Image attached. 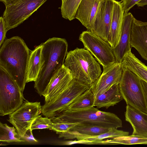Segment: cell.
I'll list each match as a JSON object with an SVG mask.
<instances>
[{
	"label": "cell",
	"mask_w": 147,
	"mask_h": 147,
	"mask_svg": "<svg viewBox=\"0 0 147 147\" xmlns=\"http://www.w3.org/2000/svg\"><path fill=\"white\" fill-rule=\"evenodd\" d=\"M30 51L24 40L14 36L5 40L0 47V67L10 76L23 92Z\"/></svg>",
	"instance_id": "cell-1"
},
{
	"label": "cell",
	"mask_w": 147,
	"mask_h": 147,
	"mask_svg": "<svg viewBox=\"0 0 147 147\" xmlns=\"http://www.w3.org/2000/svg\"><path fill=\"white\" fill-rule=\"evenodd\" d=\"M67 48L64 38L54 37L43 43L40 69L34 86L40 96L44 97L52 78L64 65Z\"/></svg>",
	"instance_id": "cell-2"
},
{
	"label": "cell",
	"mask_w": 147,
	"mask_h": 147,
	"mask_svg": "<svg viewBox=\"0 0 147 147\" xmlns=\"http://www.w3.org/2000/svg\"><path fill=\"white\" fill-rule=\"evenodd\" d=\"M64 65L69 71L73 79L90 86L102 72L100 63L88 50L77 48L68 52Z\"/></svg>",
	"instance_id": "cell-3"
},
{
	"label": "cell",
	"mask_w": 147,
	"mask_h": 147,
	"mask_svg": "<svg viewBox=\"0 0 147 147\" xmlns=\"http://www.w3.org/2000/svg\"><path fill=\"white\" fill-rule=\"evenodd\" d=\"M50 118L53 123H80L109 128L122 127L121 120L116 115L100 111L94 107L79 111L66 110Z\"/></svg>",
	"instance_id": "cell-4"
},
{
	"label": "cell",
	"mask_w": 147,
	"mask_h": 147,
	"mask_svg": "<svg viewBox=\"0 0 147 147\" xmlns=\"http://www.w3.org/2000/svg\"><path fill=\"white\" fill-rule=\"evenodd\" d=\"M123 67L119 84L123 99L127 105L147 114L146 102L141 79L127 67Z\"/></svg>",
	"instance_id": "cell-5"
},
{
	"label": "cell",
	"mask_w": 147,
	"mask_h": 147,
	"mask_svg": "<svg viewBox=\"0 0 147 147\" xmlns=\"http://www.w3.org/2000/svg\"><path fill=\"white\" fill-rule=\"evenodd\" d=\"M47 0H12L4 4L2 17L7 31L27 19Z\"/></svg>",
	"instance_id": "cell-6"
},
{
	"label": "cell",
	"mask_w": 147,
	"mask_h": 147,
	"mask_svg": "<svg viewBox=\"0 0 147 147\" xmlns=\"http://www.w3.org/2000/svg\"><path fill=\"white\" fill-rule=\"evenodd\" d=\"M25 100L22 92L10 76L0 67V115H9Z\"/></svg>",
	"instance_id": "cell-7"
},
{
	"label": "cell",
	"mask_w": 147,
	"mask_h": 147,
	"mask_svg": "<svg viewBox=\"0 0 147 147\" xmlns=\"http://www.w3.org/2000/svg\"><path fill=\"white\" fill-rule=\"evenodd\" d=\"M73 79L66 89L59 96L42 106L41 113L51 118L65 110L80 95L90 87Z\"/></svg>",
	"instance_id": "cell-8"
},
{
	"label": "cell",
	"mask_w": 147,
	"mask_h": 147,
	"mask_svg": "<svg viewBox=\"0 0 147 147\" xmlns=\"http://www.w3.org/2000/svg\"><path fill=\"white\" fill-rule=\"evenodd\" d=\"M79 40L83 43L84 48L94 57L103 69L116 63L112 48L107 41L88 30L80 34Z\"/></svg>",
	"instance_id": "cell-9"
},
{
	"label": "cell",
	"mask_w": 147,
	"mask_h": 147,
	"mask_svg": "<svg viewBox=\"0 0 147 147\" xmlns=\"http://www.w3.org/2000/svg\"><path fill=\"white\" fill-rule=\"evenodd\" d=\"M40 102L24 101L20 107L10 114L7 121L16 129L20 137L23 138L36 117L41 113Z\"/></svg>",
	"instance_id": "cell-10"
},
{
	"label": "cell",
	"mask_w": 147,
	"mask_h": 147,
	"mask_svg": "<svg viewBox=\"0 0 147 147\" xmlns=\"http://www.w3.org/2000/svg\"><path fill=\"white\" fill-rule=\"evenodd\" d=\"M123 68L122 62L115 63L103 69L100 76L90 85L94 99L107 91L113 85L119 84Z\"/></svg>",
	"instance_id": "cell-11"
},
{
	"label": "cell",
	"mask_w": 147,
	"mask_h": 147,
	"mask_svg": "<svg viewBox=\"0 0 147 147\" xmlns=\"http://www.w3.org/2000/svg\"><path fill=\"white\" fill-rule=\"evenodd\" d=\"M113 0H102L90 31L107 41L110 32Z\"/></svg>",
	"instance_id": "cell-12"
},
{
	"label": "cell",
	"mask_w": 147,
	"mask_h": 147,
	"mask_svg": "<svg viewBox=\"0 0 147 147\" xmlns=\"http://www.w3.org/2000/svg\"><path fill=\"white\" fill-rule=\"evenodd\" d=\"M134 18L130 12L124 13L119 42L115 47L112 48L116 63H121L125 54L131 50L130 42Z\"/></svg>",
	"instance_id": "cell-13"
},
{
	"label": "cell",
	"mask_w": 147,
	"mask_h": 147,
	"mask_svg": "<svg viewBox=\"0 0 147 147\" xmlns=\"http://www.w3.org/2000/svg\"><path fill=\"white\" fill-rule=\"evenodd\" d=\"M73 79L69 70L63 65L52 78L44 96L45 102H49L61 94Z\"/></svg>",
	"instance_id": "cell-14"
},
{
	"label": "cell",
	"mask_w": 147,
	"mask_h": 147,
	"mask_svg": "<svg viewBox=\"0 0 147 147\" xmlns=\"http://www.w3.org/2000/svg\"><path fill=\"white\" fill-rule=\"evenodd\" d=\"M131 47L134 48L142 57L147 61V22H143L134 17L132 22Z\"/></svg>",
	"instance_id": "cell-15"
},
{
	"label": "cell",
	"mask_w": 147,
	"mask_h": 147,
	"mask_svg": "<svg viewBox=\"0 0 147 147\" xmlns=\"http://www.w3.org/2000/svg\"><path fill=\"white\" fill-rule=\"evenodd\" d=\"M102 0H82L75 19H78L88 30L91 28L96 15Z\"/></svg>",
	"instance_id": "cell-16"
},
{
	"label": "cell",
	"mask_w": 147,
	"mask_h": 147,
	"mask_svg": "<svg viewBox=\"0 0 147 147\" xmlns=\"http://www.w3.org/2000/svg\"><path fill=\"white\" fill-rule=\"evenodd\" d=\"M124 14L121 3L113 0L110 32L107 41L112 48L115 47L119 42Z\"/></svg>",
	"instance_id": "cell-17"
},
{
	"label": "cell",
	"mask_w": 147,
	"mask_h": 147,
	"mask_svg": "<svg viewBox=\"0 0 147 147\" xmlns=\"http://www.w3.org/2000/svg\"><path fill=\"white\" fill-rule=\"evenodd\" d=\"M126 108L125 120L132 126V135L147 137V114L128 105Z\"/></svg>",
	"instance_id": "cell-18"
},
{
	"label": "cell",
	"mask_w": 147,
	"mask_h": 147,
	"mask_svg": "<svg viewBox=\"0 0 147 147\" xmlns=\"http://www.w3.org/2000/svg\"><path fill=\"white\" fill-rule=\"evenodd\" d=\"M57 134H59V138L66 140L76 139L78 140H84L99 141L107 138H112L115 137L127 136L129 132L116 128H111L109 131L96 136H89L81 134L77 132L68 130Z\"/></svg>",
	"instance_id": "cell-19"
},
{
	"label": "cell",
	"mask_w": 147,
	"mask_h": 147,
	"mask_svg": "<svg viewBox=\"0 0 147 147\" xmlns=\"http://www.w3.org/2000/svg\"><path fill=\"white\" fill-rule=\"evenodd\" d=\"M123 100L119 84H116L94 99V106L97 109L101 108L107 109L114 106Z\"/></svg>",
	"instance_id": "cell-20"
},
{
	"label": "cell",
	"mask_w": 147,
	"mask_h": 147,
	"mask_svg": "<svg viewBox=\"0 0 147 147\" xmlns=\"http://www.w3.org/2000/svg\"><path fill=\"white\" fill-rule=\"evenodd\" d=\"M43 43L30 51L26 75V83L36 81L41 67L42 50Z\"/></svg>",
	"instance_id": "cell-21"
},
{
	"label": "cell",
	"mask_w": 147,
	"mask_h": 147,
	"mask_svg": "<svg viewBox=\"0 0 147 147\" xmlns=\"http://www.w3.org/2000/svg\"><path fill=\"white\" fill-rule=\"evenodd\" d=\"M123 66L136 74L141 79L147 83V66L129 51L125 55L122 62Z\"/></svg>",
	"instance_id": "cell-22"
},
{
	"label": "cell",
	"mask_w": 147,
	"mask_h": 147,
	"mask_svg": "<svg viewBox=\"0 0 147 147\" xmlns=\"http://www.w3.org/2000/svg\"><path fill=\"white\" fill-rule=\"evenodd\" d=\"M94 94L90 87L74 100L66 110L79 111L94 107Z\"/></svg>",
	"instance_id": "cell-23"
},
{
	"label": "cell",
	"mask_w": 147,
	"mask_h": 147,
	"mask_svg": "<svg viewBox=\"0 0 147 147\" xmlns=\"http://www.w3.org/2000/svg\"><path fill=\"white\" fill-rule=\"evenodd\" d=\"M109 128L96 125L76 123L69 130L81 134L89 136H96L109 131Z\"/></svg>",
	"instance_id": "cell-24"
},
{
	"label": "cell",
	"mask_w": 147,
	"mask_h": 147,
	"mask_svg": "<svg viewBox=\"0 0 147 147\" xmlns=\"http://www.w3.org/2000/svg\"><path fill=\"white\" fill-rule=\"evenodd\" d=\"M105 144H147V137L131 135L114 137L113 139L104 140Z\"/></svg>",
	"instance_id": "cell-25"
},
{
	"label": "cell",
	"mask_w": 147,
	"mask_h": 147,
	"mask_svg": "<svg viewBox=\"0 0 147 147\" xmlns=\"http://www.w3.org/2000/svg\"><path fill=\"white\" fill-rule=\"evenodd\" d=\"M14 126L10 127L6 123L0 122V141L7 143L20 142L25 141L20 139Z\"/></svg>",
	"instance_id": "cell-26"
},
{
	"label": "cell",
	"mask_w": 147,
	"mask_h": 147,
	"mask_svg": "<svg viewBox=\"0 0 147 147\" xmlns=\"http://www.w3.org/2000/svg\"><path fill=\"white\" fill-rule=\"evenodd\" d=\"M82 0H61V13L64 18L71 21L75 16Z\"/></svg>",
	"instance_id": "cell-27"
},
{
	"label": "cell",
	"mask_w": 147,
	"mask_h": 147,
	"mask_svg": "<svg viewBox=\"0 0 147 147\" xmlns=\"http://www.w3.org/2000/svg\"><path fill=\"white\" fill-rule=\"evenodd\" d=\"M53 122L50 118L43 117L39 115L32 123L31 129L32 130L35 129H52Z\"/></svg>",
	"instance_id": "cell-28"
},
{
	"label": "cell",
	"mask_w": 147,
	"mask_h": 147,
	"mask_svg": "<svg viewBox=\"0 0 147 147\" xmlns=\"http://www.w3.org/2000/svg\"><path fill=\"white\" fill-rule=\"evenodd\" d=\"M76 123H53L52 130L56 133L66 131L69 130Z\"/></svg>",
	"instance_id": "cell-29"
},
{
	"label": "cell",
	"mask_w": 147,
	"mask_h": 147,
	"mask_svg": "<svg viewBox=\"0 0 147 147\" xmlns=\"http://www.w3.org/2000/svg\"><path fill=\"white\" fill-rule=\"evenodd\" d=\"M141 0H122L121 3L124 13H127L135 5Z\"/></svg>",
	"instance_id": "cell-30"
},
{
	"label": "cell",
	"mask_w": 147,
	"mask_h": 147,
	"mask_svg": "<svg viewBox=\"0 0 147 147\" xmlns=\"http://www.w3.org/2000/svg\"><path fill=\"white\" fill-rule=\"evenodd\" d=\"M7 32L4 20L2 16H1L0 18V47L4 41Z\"/></svg>",
	"instance_id": "cell-31"
},
{
	"label": "cell",
	"mask_w": 147,
	"mask_h": 147,
	"mask_svg": "<svg viewBox=\"0 0 147 147\" xmlns=\"http://www.w3.org/2000/svg\"><path fill=\"white\" fill-rule=\"evenodd\" d=\"M32 130L30 127L26 131L22 138L26 141L29 142H37V140L33 136Z\"/></svg>",
	"instance_id": "cell-32"
},
{
	"label": "cell",
	"mask_w": 147,
	"mask_h": 147,
	"mask_svg": "<svg viewBox=\"0 0 147 147\" xmlns=\"http://www.w3.org/2000/svg\"><path fill=\"white\" fill-rule=\"evenodd\" d=\"M141 81L144 90L147 106V83L143 80H141Z\"/></svg>",
	"instance_id": "cell-33"
},
{
	"label": "cell",
	"mask_w": 147,
	"mask_h": 147,
	"mask_svg": "<svg viewBox=\"0 0 147 147\" xmlns=\"http://www.w3.org/2000/svg\"><path fill=\"white\" fill-rule=\"evenodd\" d=\"M138 7H143L147 5V0H141L137 4Z\"/></svg>",
	"instance_id": "cell-34"
},
{
	"label": "cell",
	"mask_w": 147,
	"mask_h": 147,
	"mask_svg": "<svg viewBox=\"0 0 147 147\" xmlns=\"http://www.w3.org/2000/svg\"><path fill=\"white\" fill-rule=\"evenodd\" d=\"M12 0H0V1L4 3L9 1Z\"/></svg>",
	"instance_id": "cell-35"
}]
</instances>
